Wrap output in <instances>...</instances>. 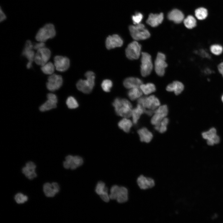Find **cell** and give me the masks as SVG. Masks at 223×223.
I'll list each match as a JSON object with an SVG mask.
<instances>
[{
    "label": "cell",
    "instance_id": "7bdbcfd3",
    "mask_svg": "<svg viewBox=\"0 0 223 223\" xmlns=\"http://www.w3.org/2000/svg\"><path fill=\"white\" fill-rule=\"evenodd\" d=\"M26 167L31 170L34 171H35L36 165L33 162L29 161L26 164Z\"/></svg>",
    "mask_w": 223,
    "mask_h": 223
},
{
    "label": "cell",
    "instance_id": "7402d4cb",
    "mask_svg": "<svg viewBox=\"0 0 223 223\" xmlns=\"http://www.w3.org/2000/svg\"><path fill=\"white\" fill-rule=\"evenodd\" d=\"M133 122L127 118H124L118 124L119 127L126 133H129L133 125Z\"/></svg>",
    "mask_w": 223,
    "mask_h": 223
},
{
    "label": "cell",
    "instance_id": "ee69618b",
    "mask_svg": "<svg viewBox=\"0 0 223 223\" xmlns=\"http://www.w3.org/2000/svg\"><path fill=\"white\" fill-rule=\"evenodd\" d=\"M47 99H49L57 103V98L56 95L54 94L50 93L47 94Z\"/></svg>",
    "mask_w": 223,
    "mask_h": 223
},
{
    "label": "cell",
    "instance_id": "e575fe53",
    "mask_svg": "<svg viewBox=\"0 0 223 223\" xmlns=\"http://www.w3.org/2000/svg\"><path fill=\"white\" fill-rule=\"evenodd\" d=\"M113 85L112 81L109 79H105L102 82L101 86L103 90L107 92H109Z\"/></svg>",
    "mask_w": 223,
    "mask_h": 223
},
{
    "label": "cell",
    "instance_id": "681fc988",
    "mask_svg": "<svg viewBox=\"0 0 223 223\" xmlns=\"http://www.w3.org/2000/svg\"><path fill=\"white\" fill-rule=\"evenodd\" d=\"M154 111L151 109L146 110L145 113L148 116H151L154 114Z\"/></svg>",
    "mask_w": 223,
    "mask_h": 223
},
{
    "label": "cell",
    "instance_id": "b9f144b4",
    "mask_svg": "<svg viewBox=\"0 0 223 223\" xmlns=\"http://www.w3.org/2000/svg\"><path fill=\"white\" fill-rule=\"evenodd\" d=\"M34 171H31L28 168L26 167L23 168L22 169L23 173L24 174L25 176L27 177H28L29 176L32 172Z\"/></svg>",
    "mask_w": 223,
    "mask_h": 223
},
{
    "label": "cell",
    "instance_id": "4dcf8cb0",
    "mask_svg": "<svg viewBox=\"0 0 223 223\" xmlns=\"http://www.w3.org/2000/svg\"><path fill=\"white\" fill-rule=\"evenodd\" d=\"M43 188L45 195L48 197H54L56 193L53 189L52 184L49 183H45L43 186Z\"/></svg>",
    "mask_w": 223,
    "mask_h": 223
},
{
    "label": "cell",
    "instance_id": "ac0fdd59",
    "mask_svg": "<svg viewBox=\"0 0 223 223\" xmlns=\"http://www.w3.org/2000/svg\"><path fill=\"white\" fill-rule=\"evenodd\" d=\"M33 46L30 40H27L25 44V47L22 52V55L24 56L28 61L33 62L34 60L35 53L33 49Z\"/></svg>",
    "mask_w": 223,
    "mask_h": 223
},
{
    "label": "cell",
    "instance_id": "d590c367",
    "mask_svg": "<svg viewBox=\"0 0 223 223\" xmlns=\"http://www.w3.org/2000/svg\"><path fill=\"white\" fill-rule=\"evenodd\" d=\"M120 187L117 185H114L112 186L111 189V194L109 195L110 198L112 199H116L119 191Z\"/></svg>",
    "mask_w": 223,
    "mask_h": 223
},
{
    "label": "cell",
    "instance_id": "9a60e30c",
    "mask_svg": "<svg viewBox=\"0 0 223 223\" xmlns=\"http://www.w3.org/2000/svg\"><path fill=\"white\" fill-rule=\"evenodd\" d=\"M185 87L182 82L175 81L168 84L166 87V90L169 92H173L176 95L181 94L184 90Z\"/></svg>",
    "mask_w": 223,
    "mask_h": 223
},
{
    "label": "cell",
    "instance_id": "4fadbf2b",
    "mask_svg": "<svg viewBox=\"0 0 223 223\" xmlns=\"http://www.w3.org/2000/svg\"><path fill=\"white\" fill-rule=\"evenodd\" d=\"M123 44V41L121 38L117 34H113L109 36L106 38L105 45L108 50L116 47H120Z\"/></svg>",
    "mask_w": 223,
    "mask_h": 223
},
{
    "label": "cell",
    "instance_id": "1f68e13d",
    "mask_svg": "<svg viewBox=\"0 0 223 223\" xmlns=\"http://www.w3.org/2000/svg\"><path fill=\"white\" fill-rule=\"evenodd\" d=\"M55 65L51 62L47 63L44 65L42 66L41 69L42 72L46 74L51 75L54 72L55 70Z\"/></svg>",
    "mask_w": 223,
    "mask_h": 223
},
{
    "label": "cell",
    "instance_id": "ffe728a7",
    "mask_svg": "<svg viewBox=\"0 0 223 223\" xmlns=\"http://www.w3.org/2000/svg\"><path fill=\"white\" fill-rule=\"evenodd\" d=\"M137 132L141 142L149 143L153 138L152 133L146 127L139 129Z\"/></svg>",
    "mask_w": 223,
    "mask_h": 223
},
{
    "label": "cell",
    "instance_id": "44dd1931",
    "mask_svg": "<svg viewBox=\"0 0 223 223\" xmlns=\"http://www.w3.org/2000/svg\"><path fill=\"white\" fill-rule=\"evenodd\" d=\"M146 110V108L138 103L137 107L133 109L131 116L133 124L136 125L137 124L142 114L145 113Z\"/></svg>",
    "mask_w": 223,
    "mask_h": 223
},
{
    "label": "cell",
    "instance_id": "484cf974",
    "mask_svg": "<svg viewBox=\"0 0 223 223\" xmlns=\"http://www.w3.org/2000/svg\"><path fill=\"white\" fill-rule=\"evenodd\" d=\"M140 88L143 93L146 95H148L155 92L156 87L155 85L151 83L146 84L143 83L140 86Z\"/></svg>",
    "mask_w": 223,
    "mask_h": 223
},
{
    "label": "cell",
    "instance_id": "52a82bcc",
    "mask_svg": "<svg viewBox=\"0 0 223 223\" xmlns=\"http://www.w3.org/2000/svg\"><path fill=\"white\" fill-rule=\"evenodd\" d=\"M166 59V57L164 54L160 52L158 53L155 62L154 68L156 74L159 76H164L165 69L168 66Z\"/></svg>",
    "mask_w": 223,
    "mask_h": 223
},
{
    "label": "cell",
    "instance_id": "603a6c76",
    "mask_svg": "<svg viewBox=\"0 0 223 223\" xmlns=\"http://www.w3.org/2000/svg\"><path fill=\"white\" fill-rule=\"evenodd\" d=\"M128 190L126 187L124 186L120 187L119 191L116 198L117 202L120 203L126 202L128 200Z\"/></svg>",
    "mask_w": 223,
    "mask_h": 223
},
{
    "label": "cell",
    "instance_id": "5bb4252c",
    "mask_svg": "<svg viewBox=\"0 0 223 223\" xmlns=\"http://www.w3.org/2000/svg\"><path fill=\"white\" fill-rule=\"evenodd\" d=\"M137 183L139 188L145 190L153 187L155 183L154 180L150 177L140 175L137 178Z\"/></svg>",
    "mask_w": 223,
    "mask_h": 223
},
{
    "label": "cell",
    "instance_id": "8992f818",
    "mask_svg": "<svg viewBox=\"0 0 223 223\" xmlns=\"http://www.w3.org/2000/svg\"><path fill=\"white\" fill-rule=\"evenodd\" d=\"M141 46L137 41L130 43L125 50L127 57L130 60L138 59L141 53Z\"/></svg>",
    "mask_w": 223,
    "mask_h": 223
},
{
    "label": "cell",
    "instance_id": "ba28073f",
    "mask_svg": "<svg viewBox=\"0 0 223 223\" xmlns=\"http://www.w3.org/2000/svg\"><path fill=\"white\" fill-rule=\"evenodd\" d=\"M168 112V108L166 105L160 106L154 111L151 121V124L155 126L159 125L162 120L166 117Z\"/></svg>",
    "mask_w": 223,
    "mask_h": 223
},
{
    "label": "cell",
    "instance_id": "bcb514c9",
    "mask_svg": "<svg viewBox=\"0 0 223 223\" xmlns=\"http://www.w3.org/2000/svg\"><path fill=\"white\" fill-rule=\"evenodd\" d=\"M218 70L223 78V62L219 63L217 66Z\"/></svg>",
    "mask_w": 223,
    "mask_h": 223
},
{
    "label": "cell",
    "instance_id": "3957f363",
    "mask_svg": "<svg viewBox=\"0 0 223 223\" xmlns=\"http://www.w3.org/2000/svg\"><path fill=\"white\" fill-rule=\"evenodd\" d=\"M56 34L54 25L51 23L47 24L39 30L35 38L39 42H45L48 39L54 37Z\"/></svg>",
    "mask_w": 223,
    "mask_h": 223
},
{
    "label": "cell",
    "instance_id": "6da1fadb",
    "mask_svg": "<svg viewBox=\"0 0 223 223\" xmlns=\"http://www.w3.org/2000/svg\"><path fill=\"white\" fill-rule=\"evenodd\" d=\"M112 105L117 115L127 118L131 116L132 106L127 99L116 98L112 103Z\"/></svg>",
    "mask_w": 223,
    "mask_h": 223
},
{
    "label": "cell",
    "instance_id": "8fae6325",
    "mask_svg": "<svg viewBox=\"0 0 223 223\" xmlns=\"http://www.w3.org/2000/svg\"><path fill=\"white\" fill-rule=\"evenodd\" d=\"M95 84V81L90 79L86 80L80 79L77 82V89L85 94L90 93L92 91Z\"/></svg>",
    "mask_w": 223,
    "mask_h": 223
},
{
    "label": "cell",
    "instance_id": "4316f807",
    "mask_svg": "<svg viewBox=\"0 0 223 223\" xmlns=\"http://www.w3.org/2000/svg\"><path fill=\"white\" fill-rule=\"evenodd\" d=\"M57 102L52 100H48L39 107V110L41 112H45L56 108Z\"/></svg>",
    "mask_w": 223,
    "mask_h": 223
},
{
    "label": "cell",
    "instance_id": "30bf717a",
    "mask_svg": "<svg viewBox=\"0 0 223 223\" xmlns=\"http://www.w3.org/2000/svg\"><path fill=\"white\" fill-rule=\"evenodd\" d=\"M62 77L60 75L53 74L50 76L46 84V87L50 91H53L59 89L62 85Z\"/></svg>",
    "mask_w": 223,
    "mask_h": 223
},
{
    "label": "cell",
    "instance_id": "f1b7e54d",
    "mask_svg": "<svg viewBox=\"0 0 223 223\" xmlns=\"http://www.w3.org/2000/svg\"><path fill=\"white\" fill-rule=\"evenodd\" d=\"M168 122V119L166 117L162 120L159 125L155 126V129L160 133H163L167 130Z\"/></svg>",
    "mask_w": 223,
    "mask_h": 223
},
{
    "label": "cell",
    "instance_id": "2e32d148",
    "mask_svg": "<svg viewBox=\"0 0 223 223\" xmlns=\"http://www.w3.org/2000/svg\"><path fill=\"white\" fill-rule=\"evenodd\" d=\"M164 19V15L162 13L159 14H151L146 20V23L152 27L158 26L162 22Z\"/></svg>",
    "mask_w": 223,
    "mask_h": 223
},
{
    "label": "cell",
    "instance_id": "c3c4849f",
    "mask_svg": "<svg viewBox=\"0 0 223 223\" xmlns=\"http://www.w3.org/2000/svg\"><path fill=\"white\" fill-rule=\"evenodd\" d=\"M6 18V16L3 11L1 9V8H0V21L1 22L4 20Z\"/></svg>",
    "mask_w": 223,
    "mask_h": 223
},
{
    "label": "cell",
    "instance_id": "f35d334b",
    "mask_svg": "<svg viewBox=\"0 0 223 223\" xmlns=\"http://www.w3.org/2000/svg\"><path fill=\"white\" fill-rule=\"evenodd\" d=\"M143 17L142 15L139 12L137 13L135 15H133L132 16V20L133 24L136 25L140 23Z\"/></svg>",
    "mask_w": 223,
    "mask_h": 223
},
{
    "label": "cell",
    "instance_id": "e0dca14e",
    "mask_svg": "<svg viewBox=\"0 0 223 223\" xmlns=\"http://www.w3.org/2000/svg\"><path fill=\"white\" fill-rule=\"evenodd\" d=\"M142 83V81L139 78L130 77L125 79L123 84L125 87L130 89L134 88L140 87Z\"/></svg>",
    "mask_w": 223,
    "mask_h": 223
},
{
    "label": "cell",
    "instance_id": "ab89813d",
    "mask_svg": "<svg viewBox=\"0 0 223 223\" xmlns=\"http://www.w3.org/2000/svg\"><path fill=\"white\" fill-rule=\"evenodd\" d=\"M73 162L77 167H78L83 164V160L82 158L80 156H74L73 157Z\"/></svg>",
    "mask_w": 223,
    "mask_h": 223
},
{
    "label": "cell",
    "instance_id": "d4e9b609",
    "mask_svg": "<svg viewBox=\"0 0 223 223\" xmlns=\"http://www.w3.org/2000/svg\"><path fill=\"white\" fill-rule=\"evenodd\" d=\"M201 135L204 139L207 141L212 140L217 135V130L215 127H212L208 130L203 132Z\"/></svg>",
    "mask_w": 223,
    "mask_h": 223
},
{
    "label": "cell",
    "instance_id": "8d00e7d4",
    "mask_svg": "<svg viewBox=\"0 0 223 223\" xmlns=\"http://www.w3.org/2000/svg\"><path fill=\"white\" fill-rule=\"evenodd\" d=\"M15 200L18 203H22L28 200V197L21 193L17 194L15 196Z\"/></svg>",
    "mask_w": 223,
    "mask_h": 223
},
{
    "label": "cell",
    "instance_id": "277c9868",
    "mask_svg": "<svg viewBox=\"0 0 223 223\" xmlns=\"http://www.w3.org/2000/svg\"><path fill=\"white\" fill-rule=\"evenodd\" d=\"M140 72L142 76L146 77L149 75L153 68L151 55L148 53L143 52L141 53Z\"/></svg>",
    "mask_w": 223,
    "mask_h": 223
},
{
    "label": "cell",
    "instance_id": "f546056e",
    "mask_svg": "<svg viewBox=\"0 0 223 223\" xmlns=\"http://www.w3.org/2000/svg\"><path fill=\"white\" fill-rule=\"evenodd\" d=\"M184 23L186 28L192 29L196 26V21L193 16L189 15L184 20Z\"/></svg>",
    "mask_w": 223,
    "mask_h": 223
},
{
    "label": "cell",
    "instance_id": "f5cc1de1",
    "mask_svg": "<svg viewBox=\"0 0 223 223\" xmlns=\"http://www.w3.org/2000/svg\"><path fill=\"white\" fill-rule=\"evenodd\" d=\"M221 101L223 103V94L221 96Z\"/></svg>",
    "mask_w": 223,
    "mask_h": 223
},
{
    "label": "cell",
    "instance_id": "5b68a950",
    "mask_svg": "<svg viewBox=\"0 0 223 223\" xmlns=\"http://www.w3.org/2000/svg\"><path fill=\"white\" fill-rule=\"evenodd\" d=\"M137 102L138 104L144 108L153 110H155L160 104L159 99L153 95L148 96H142L138 99Z\"/></svg>",
    "mask_w": 223,
    "mask_h": 223
},
{
    "label": "cell",
    "instance_id": "d6986e66",
    "mask_svg": "<svg viewBox=\"0 0 223 223\" xmlns=\"http://www.w3.org/2000/svg\"><path fill=\"white\" fill-rule=\"evenodd\" d=\"M168 19L176 24L182 22L184 20V15L182 12L177 9H174L170 11L168 15Z\"/></svg>",
    "mask_w": 223,
    "mask_h": 223
},
{
    "label": "cell",
    "instance_id": "d6a6232c",
    "mask_svg": "<svg viewBox=\"0 0 223 223\" xmlns=\"http://www.w3.org/2000/svg\"><path fill=\"white\" fill-rule=\"evenodd\" d=\"M208 14L207 10L203 7L198 8L195 11V16L199 20H203L205 19L207 17Z\"/></svg>",
    "mask_w": 223,
    "mask_h": 223
},
{
    "label": "cell",
    "instance_id": "60d3db41",
    "mask_svg": "<svg viewBox=\"0 0 223 223\" xmlns=\"http://www.w3.org/2000/svg\"><path fill=\"white\" fill-rule=\"evenodd\" d=\"M100 195L102 199L105 202H108L109 201L110 197L107 192L104 191Z\"/></svg>",
    "mask_w": 223,
    "mask_h": 223
},
{
    "label": "cell",
    "instance_id": "836d02e7",
    "mask_svg": "<svg viewBox=\"0 0 223 223\" xmlns=\"http://www.w3.org/2000/svg\"><path fill=\"white\" fill-rule=\"evenodd\" d=\"M66 104L68 107L71 109L77 108L79 106V103L76 99L72 96L68 97L66 101Z\"/></svg>",
    "mask_w": 223,
    "mask_h": 223
},
{
    "label": "cell",
    "instance_id": "83f0119b",
    "mask_svg": "<svg viewBox=\"0 0 223 223\" xmlns=\"http://www.w3.org/2000/svg\"><path fill=\"white\" fill-rule=\"evenodd\" d=\"M209 50L212 55L215 56H219L223 52V46L219 44H213L210 46Z\"/></svg>",
    "mask_w": 223,
    "mask_h": 223
},
{
    "label": "cell",
    "instance_id": "f6af8a7d",
    "mask_svg": "<svg viewBox=\"0 0 223 223\" xmlns=\"http://www.w3.org/2000/svg\"><path fill=\"white\" fill-rule=\"evenodd\" d=\"M45 45L44 42H40L39 43H36L33 46V49L37 50L39 49L45 47Z\"/></svg>",
    "mask_w": 223,
    "mask_h": 223
},
{
    "label": "cell",
    "instance_id": "7dc6e473",
    "mask_svg": "<svg viewBox=\"0 0 223 223\" xmlns=\"http://www.w3.org/2000/svg\"><path fill=\"white\" fill-rule=\"evenodd\" d=\"M51 184L55 191L56 193H58L59 190V187L58 184L56 182H54Z\"/></svg>",
    "mask_w": 223,
    "mask_h": 223
},
{
    "label": "cell",
    "instance_id": "74e56055",
    "mask_svg": "<svg viewBox=\"0 0 223 223\" xmlns=\"http://www.w3.org/2000/svg\"><path fill=\"white\" fill-rule=\"evenodd\" d=\"M105 184L103 181H99L96 186L95 189V192L98 195H100L104 191L105 188Z\"/></svg>",
    "mask_w": 223,
    "mask_h": 223
},
{
    "label": "cell",
    "instance_id": "816d5d0a",
    "mask_svg": "<svg viewBox=\"0 0 223 223\" xmlns=\"http://www.w3.org/2000/svg\"><path fill=\"white\" fill-rule=\"evenodd\" d=\"M32 62L28 61L26 65V67L27 68L29 69L32 67Z\"/></svg>",
    "mask_w": 223,
    "mask_h": 223
},
{
    "label": "cell",
    "instance_id": "7c38bea8",
    "mask_svg": "<svg viewBox=\"0 0 223 223\" xmlns=\"http://www.w3.org/2000/svg\"><path fill=\"white\" fill-rule=\"evenodd\" d=\"M54 65L58 71L64 72L67 70L70 66V61L66 57L57 55L54 58Z\"/></svg>",
    "mask_w": 223,
    "mask_h": 223
},
{
    "label": "cell",
    "instance_id": "9c48e42d",
    "mask_svg": "<svg viewBox=\"0 0 223 223\" xmlns=\"http://www.w3.org/2000/svg\"><path fill=\"white\" fill-rule=\"evenodd\" d=\"M50 55V50L45 47L37 50L35 54L34 60L37 64L42 66L47 63Z\"/></svg>",
    "mask_w": 223,
    "mask_h": 223
},
{
    "label": "cell",
    "instance_id": "cb8c5ba5",
    "mask_svg": "<svg viewBox=\"0 0 223 223\" xmlns=\"http://www.w3.org/2000/svg\"><path fill=\"white\" fill-rule=\"evenodd\" d=\"M143 93L140 87H136L130 89L127 93L129 98L132 101L138 99L142 97Z\"/></svg>",
    "mask_w": 223,
    "mask_h": 223
},
{
    "label": "cell",
    "instance_id": "7a4b0ae2",
    "mask_svg": "<svg viewBox=\"0 0 223 223\" xmlns=\"http://www.w3.org/2000/svg\"><path fill=\"white\" fill-rule=\"evenodd\" d=\"M129 29L131 36L135 41L145 40L150 36L148 30L145 28L143 24L141 23L130 25Z\"/></svg>",
    "mask_w": 223,
    "mask_h": 223
},
{
    "label": "cell",
    "instance_id": "f907efd6",
    "mask_svg": "<svg viewBox=\"0 0 223 223\" xmlns=\"http://www.w3.org/2000/svg\"><path fill=\"white\" fill-rule=\"evenodd\" d=\"M70 164L66 160L63 162V166L64 168L66 169L70 168Z\"/></svg>",
    "mask_w": 223,
    "mask_h": 223
}]
</instances>
